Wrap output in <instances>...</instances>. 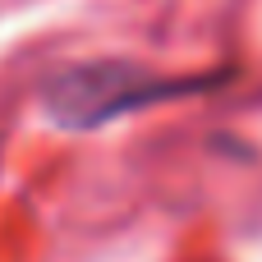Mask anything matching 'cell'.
I'll list each match as a JSON object with an SVG mask.
<instances>
[{
	"mask_svg": "<svg viewBox=\"0 0 262 262\" xmlns=\"http://www.w3.org/2000/svg\"><path fill=\"white\" fill-rule=\"evenodd\" d=\"M207 78L198 83H175V78H157L147 74L143 64H129V60H92V64H74V69H60L41 101H46V115L64 129H97V124H111L129 111H143V106H157L166 97H180V92H198Z\"/></svg>",
	"mask_w": 262,
	"mask_h": 262,
	"instance_id": "cell-1",
	"label": "cell"
}]
</instances>
